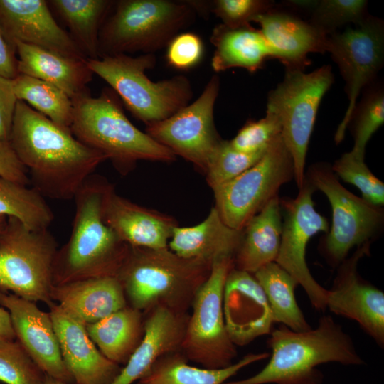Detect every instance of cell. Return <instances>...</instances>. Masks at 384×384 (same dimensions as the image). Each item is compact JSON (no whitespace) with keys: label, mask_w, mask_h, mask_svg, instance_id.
Segmentation results:
<instances>
[{"label":"cell","mask_w":384,"mask_h":384,"mask_svg":"<svg viewBox=\"0 0 384 384\" xmlns=\"http://www.w3.org/2000/svg\"><path fill=\"white\" fill-rule=\"evenodd\" d=\"M29 181L44 198H74L106 157L77 139L70 129L53 122L18 100L9 138Z\"/></svg>","instance_id":"cell-1"},{"label":"cell","mask_w":384,"mask_h":384,"mask_svg":"<svg viewBox=\"0 0 384 384\" xmlns=\"http://www.w3.org/2000/svg\"><path fill=\"white\" fill-rule=\"evenodd\" d=\"M110 185L105 177L93 174L76 193L72 231L53 262V285L117 277L130 246L103 219V199Z\"/></svg>","instance_id":"cell-2"},{"label":"cell","mask_w":384,"mask_h":384,"mask_svg":"<svg viewBox=\"0 0 384 384\" xmlns=\"http://www.w3.org/2000/svg\"><path fill=\"white\" fill-rule=\"evenodd\" d=\"M270 335L267 345L272 356L267 364L251 377L223 384H322L319 365L365 364L351 337L330 315L321 316L314 329L294 331L280 324Z\"/></svg>","instance_id":"cell-3"},{"label":"cell","mask_w":384,"mask_h":384,"mask_svg":"<svg viewBox=\"0 0 384 384\" xmlns=\"http://www.w3.org/2000/svg\"><path fill=\"white\" fill-rule=\"evenodd\" d=\"M212 265L180 257L169 247H130L117 278L129 306L144 314L156 307L188 313Z\"/></svg>","instance_id":"cell-4"},{"label":"cell","mask_w":384,"mask_h":384,"mask_svg":"<svg viewBox=\"0 0 384 384\" xmlns=\"http://www.w3.org/2000/svg\"><path fill=\"white\" fill-rule=\"evenodd\" d=\"M72 102V134L85 146L102 154L122 175L129 173L139 161L169 163L176 159L171 150L129 120L112 89H105L96 97L88 90Z\"/></svg>","instance_id":"cell-5"},{"label":"cell","mask_w":384,"mask_h":384,"mask_svg":"<svg viewBox=\"0 0 384 384\" xmlns=\"http://www.w3.org/2000/svg\"><path fill=\"white\" fill-rule=\"evenodd\" d=\"M201 8L193 1H114L100 31L99 58L154 54L190 26Z\"/></svg>","instance_id":"cell-6"},{"label":"cell","mask_w":384,"mask_h":384,"mask_svg":"<svg viewBox=\"0 0 384 384\" xmlns=\"http://www.w3.org/2000/svg\"><path fill=\"white\" fill-rule=\"evenodd\" d=\"M85 62L146 126L169 118L188 105L193 96L191 83L184 75L157 82L148 78L145 71L156 65L154 54H116L87 58Z\"/></svg>","instance_id":"cell-7"},{"label":"cell","mask_w":384,"mask_h":384,"mask_svg":"<svg viewBox=\"0 0 384 384\" xmlns=\"http://www.w3.org/2000/svg\"><path fill=\"white\" fill-rule=\"evenodd\" d=\"M334 80L329 65L307 73L285 70L283 80L267 95L266 112L280 122L281 137L292 157L299 188L305 178L306 157L319 105Z\"/></svg>","instance_id":"cell-8"},{"label":"cell","mask_w":384,"mask_h":384,"mask_svg":"<svg viewBox=\"0 0 384 384\" xmlns=\"http://www.w3.org/2000/svg\"><path fill=\"white\" fill-rule=\"evenodd\" d=\"M58 249L48 229L30 230L18 220L7 218L0 235V291L50 305Z\"/></svg>","instance_id":"cell-9"},{"label":"cell","mask_w":384,"mask_h":384,"mask_svg":"<svg viewBox=\"0 0 384 384\" xmlns=\"http://www.w3.org/2000/svg\"><path fill=\"white\" fill-rule=\"evenodd\" d=\"M305 178L326 195L331 205V226L319 248L327 263L337 267L353 247L371 243L380 233L383 209L344 188L327 163L311 164Z\"/></svg>","instance_id":"cell-10"},{"label":"cell","mask_w":384,"mask_h":384,"mask_svg":"<svg viewBox=\"0 0 384 384\" xmlns=\"http://www.w3.org/2000/svg\"><path fill=\"white\" fill-rule=\"evenodd\" d=\"M234 267L233 258L225 257L212 265L210 274L193 300L181 351L188 361L202 368L220 369L233 363L236 346L228 334L223 311L226 277Z\"/></svg>","instance_id":"cell-11"},{"label":"cell","mask_w":384,"mask_h":384,"mask_svg":"<svg viewBox=\"0 0 384 384\" xmlns=\"http://www.w3.org/2000/svg\"><path fill=\"white\" fill-rule=\"evenodd\" d=\"M294 178L293 159L280 136L253 166L212 189L215 208L228 226L242 230Z\"/></svg>","instance_id":"cell-12"},{"label":"cell","mask_w":384,"mask_h":384,"mask_svg":"<svg viewBox=\"0 0 384 384\" xmlns=\"http://www.w3.org/2000/svg\"><path fill=\"white\" fill-rule=\"evenodd\" d=\"M337 64L345 81L348 105L334 137L336 144L344 138L350 115L358 96L376 80L384 63V23L369 16L361 23L327 36L326 53Z\"/></svg>","instance_id":"cell-13"},{"label":"cell","mask_w":384,"mask_h":384,"mask_svg":"<svg viewBox=\"0 0 384 384\" xmlns=\"http://www.w3.org/2000/svg\"><path fill=\"white\" fill-rule=\"evenodd\" d=\"M220 85L219 77L213 75L195 101L169 118L146 126L149 136L203 173L223 140L214 122Z\"/></svg>","instance_id":"cell-14"},{"label":"cell","mask_w":384,"mask_h":384,"mask_svg":"<svg viewBox=\"0 0 384 384\" xmlns=\"http://www.w3.org/2000/svg\"><path fill=\"white\" fill-rule=\"evenodd\" d=\"M315 188L304 178L294 198H280L284 214L279 250L275 262L293 277L304 289L312 306L325 311L328 289L311 275L306 262L309 240L319 232L329 230L327 219L317 212L312 195Z\"/></svg>","instance_id":"cell-15"},{"label":"cell","mask_w":384,"mask_h":384,"mask_svg":"<svg viewBox=\"0 0 384 384\" xmlns=\"http://www.w3.org/2000/svg\"><path fill=\"white\" fill-rule=\"evenodd\" d=\"M370 242L356 247L337 267L328 289L326 308L356 321L379 347H384V293L358 272L360 260L370 255Z\"/></svg>","instance_id":"cell-16"},{"label":"cell","mask_w":384,"mask_h":384,"mask_svg":"<svg viewBox=\"0 0 384 384\" xmlns=\"http://www.w3.org/2000/svg\"><path fill=\"white\" fill-rule=\"evenodd\" d=\"M0 305L9 313L16 339L48 375L67 384H75L60 352L49 312L36 302L0 291Z\"/></svg>","instance_id":"cell-17"},{"label":"cell","mask_w":384,"mask_h":384,"mask_svg":"<svg viewBox=\"0 0 384 384\" xmlns=\"http://www.w3.org/2000/svg\"><path fill=\"white\" fill-rule=\"evenodd\" d=\"M223 311L226 329L235 346H245L271 333L274 323L266 295L253 274L230 270L224 285Z\"/></svg>","instance_id":"cell-18"},{"label":"cell","mask_w":384,"mask_h":384,"mask_svg":"<svg viewBox=\"0 0 384 384\" xmlns=\"http://www.w3.org/2000/svg\"><path fill=\"white\" fill-rule=\"evenodd\" d=\"M0 26L7 38L60 55L87 58L55 21L44 0H0Z\"/></svg>","instance_id":"cell-19"},{"label":"cell","mask_w":384,"mask_h":384,"mask_svg":"<svg viewBox=\"0 0 384 384\" xmlns=\"http://www.w3.org/2000/svg\"><path fill=\"white\" fill-rule=\"evenodd\" d=\"M48 306L63 362L75 384H110L119 373L120 366L102 355L85 324L54 302Z\"/></svg>","instance_id":"cell-20"},{"label":"cell","mask_w":384,"mask_h":384,"mask_svg":"<svg viewBox=\"0 0 384 384\" xmlns=\"http://www.w3.org/2000/svg\"><path fill=\"white\" fill-rule=\"evenodd\" d=\"M258 23L270 49L272 59H277L285 70L304 71L311 61V53H326L327 36L308 21L276 4L271 10L257 16Z\"/></svg>","instance_id":"cell-21"},{"label":"cell","mask_w":384,"mask_h":384,"mask_svg":"<svg viewBox=\"0 0 384 384\" xmlns=\"http://www.w3.org/2000/svg\"><path fill=\"white\" fill-rule=\"evenodd\" d=\"M102 216L123 242L136 247H168L173 230L178 225L171 216L119 196L112 184L104 196Z\"/></svg>","instance_id":"cell-22"},{"label":"cell","mask_w":384,"mask_h":384,"mask_svg":"<svg viewBox=\"0 0 384 384\" xmlns=\"http://www.w3.org/2000/svg\"><path fill=\"white\" fill-rule=\"evenodd\" d=\"M188 313L156 307L144 314V334L127 363L110 384H132L162 356L181 351Z\"/></svg>","instance_id":"cell-23"},{"label":"cell","mask_w":384,"mask_h":384,"mask_svg":"<svg viewBox=\"0 0 384 384\" xmlns=\"http://www.w3.org/2000/svg\"><path fill=\"white\" fill-rule=\"evenodd\" d=\"M50 297L65 311L85 325L128 306L123 288L116 277L53 285Z\"/></svg>","instance_id":"cell-24"},{"label":"cell","mask_w":384,"mask_h":384,"mask_svg":"<svg viewBox=\"0 0 384 384\" xmlns=\"http://www.w3.org/2000/svg\"><path fill=\"white\" fill-rule=\"evenodd\" d=\"M242 230L228 226L213 207L200 223L174 228L168 247L183 258L213 265L218 260L233 258L239 247Z\"/></svg>","instance_id":"cell-25"},{"label":"cell","mask_w":384,"mask_h":384,"mask_svg":"<svg viewBox=\"0 0 384 384\" xmlns=\"http://www.w3.org/2000/svg\"><path fill=\"white\" fill-rule=\"evenodd\" d=\"M19 74L29 75L57 87L71 100L88 91L93 73L86 59H78L14 41Z\"/></svg>","instance_id":"cell-26"},{"label":"cell","mask_w":384,"mask_h":384,"mask_svg":"<svg viewBox=\"0 0 384 384\" xmlns=\"http://www.w3.org/2000/svg\"><path fill=\"white\" fill-rule=\"evenodd\" d=\"M282 215L279 196L253 216L242 230V238L234 257V268L254 274L275 262L279 250Z\"/></svg>","instance_id":"cell-27"},{"label":"cell","mask_w":384,"mask_h":384,"mask_svg":"<svg viewBox=\"0 0 384 384\" xmlns=\"http://www.w3.org/2000/svg\"><path fill=\"white\" fill-rule=\"evenodd\" d=\"M215 48L211 66L215 72L240 68L253 73L261 69L272 53L261 32L251 24L230 28L216 25L210 36Z\"/></svg>","instance_id":"cell-28"},{"label":"cell","mask_w":384,"mask_h":384,"mask_svg":"<svg viewBox=\"0 0 384 384\" xmlns=\"http://www.w3.org/2000/svg\"><path fill=\"white\" fill-rule=\"evenodd\" d=\"M99 351L110 361L125 365L144 334V314L129 305L107 317L86 325Z\"/></svg>","instance_id":"cell-29"},{"label":"cell","mask_w":384,"mask_h":384,"mask_svg":"<svg viewBox=\"0 0 384 384\" xmlns=\"http://www.w3.org/2000/svg\"><path fill=\"white\" fill-rule=\"evenodd\" d=\"M269 357L265 352L249 353L226 368L209 369L189 365L177 351L160 358L137 384H223L246 366Z\"/></svg>","instance_id":"cell-30"},{"label":"cell","mask_w":384,"mask_h":384,"mask_svg":"<svg viewBox=\"0 0 384 384\" xmlns=\"http://www.w3.org/2000/svg\"><path fill=\"white\" fill-rule=\"evenodd\" d=\"M114 1L51 0L48 3L69 28L87 58H99V34Z\"/></svg>","instance_id":"cell-31"},{"label":"cell","mask_w":384,"mask_h":384,"mask_svg":"<svg viewBox=\"0 0 384 384\" xmlns=\"http://www.w3.org/2000/svg\"><path fill=\"white\" fill-rule=\"evenodd\" d=\"M270 306L274 321L294 331L311 329L299 308L295 289L297 281L275 262L268 263L254 274Z\"/></svg>","instance_id":"cell-32"},{"label":"cell","mask_w":384,"mask_h":384,"mask_svg":"<svg viewBox=\"0 0 384 384\" xmlns=\"http://www.w3.org/2000/svg\"><path fill=\"white\" fill-rule=\"evenodd\" d=\"M0 216L14 218L30 230L48 229L54 214L34 188L0 176Z\"/></svg>","instance_id":"cell-33"},{"label":"cell","mask_w":384,"mask_h":384,"mask_svg":"<svg viewBox=\"0 0 384 384\" xmlns=\"http://www.w3.org/2000/svg\"><path fill=\"white\" fill-rule=\"evenodd\" d=\"M11 80L18 100L26 102L53 122L70 129L73 106L72 100L64 92L46 81L23 74H18Z\"/></svg>","instance_id":"cell-34"},{"label":"cell","mask_w":384,"mask_h":384,"mask_svg":"<svg viewBox=\"0 0 384 384\" xmlns=\"http://www.w3.org/2000/svg\"><path fill=\"white\" fill-rule=\"evenodd\" d=\"M289 4L292 9L308 11V21L327 36L346 24L358 25L370 15L366 0L289 1Z\"/></svg>","instance_id":"cell-35"},{"label":"cell","mask_w":384,"mask_h":384,"mask_svg":"<svg viewBox=\"0 0 384 384\" xmlns=\"http://www.w3.org/2000/svg\"><path fill=\"white\" fill-rule=\"evenodd\" d=\"M348 119V129L354 143L351 151L365 156L366 146L372 135L384 123V87L375 80L366 87Z\"/></svg>","instance_id":"cell-36"},{"label":"cell","mask_w":384,"mask_h":384,"mask_svg":"<svg viewBox=\"0 0 384 384\" xmlns=\"http://www.w3.org/2000/svg\"><path fill=\"white\" fill-rule=\"evenodd\" d=\"M46 374L16 340L0 338V381L44 384Z\"/></svg>","instance_id":"cell-37"},{"label":"cell","mask_w":384,"mask_h":384,"mask_svg":"<svg viewBox=\"0 0 384 384\" xmlns=\"http://www.w3.org/2000/svg\"><path fill=\"white\" fill-rule=\"evenodd\" d=\"M336 176L357 187L362 198L378 206L384 204V183L378 178L365 163V156L353 151L344 153L331 166Z\"/></svg>","instance_id":"cell-38"},{"label":"cell","mask_w":384,"mask_h":384,"mask_svg":"<svg viewBox=\"0 0 384 384\" xmlns=\"http://www.w3.org/2000/svg\"><path fill=\"white\" fill-rule=\"evenodd\" d=\"M265 151L242 153L233 149L229 140L223 139L211 156L204 173L208 184L213 189L230 181L257 163Z\"/></svg>","instance_id":"cell-39"},{"label":"cell","mask_w":384,"mask_h":384,"mask_svg":"<svg viewBox=\"0 0 384 384\" xmlns=\"http://www.w3.org/2000/svg\"><path fill=\"white\" fill-rule=\"evenodd\" d=\"M282 126L272 114L267 113L259 120L250 119L231 140L230 146L246 154L265 151L281 136Z\"/></svg>","instance_id":"cell-40"},{"label":"cell","mask_w":384,"mask_h":384,"mask_svg":"<svg viewBox=\"0 0 384 384\" xmlns=\"http://www.w3.org/2000/svg\"><path fill=\"white\" fill-rule=\"evenodd\" d=\"M275 6L274 1L267 0H215L210 3V11L223 24L236 28L250 24L257 16Z\"/></svg>","instance_id":"cell-41"},{"label":"cell","mask_w":384,"mask_h":384,"mask_svg":"<svg viewBox=\"0 0 384 384\" xmlns=\"http://www.w3.org/2000/svg\"><path fill=\"white\" fill-rule=\"evenodd\" d=\"M166 61L178 70H188L197 65L204 53L201 37L192 32H182L175 36L166 46Z\"/></svg>","instance_id":"cell-42"},{"label":"cell","mask_w":384,"mask_h":384,"mask_svg":"<svg viewBox=\"0 0 384 384\" xmlns=\"http://www.w3.org/2000/svg\"><path fill=\"white\" fill-rule=\"evenodd\" d=\"M17 101L12 80L0 75V141L9 142Z\"/></svg>","instance_id":"cell-43"},{"label":"cell","mask_w":384,"mask_h":384,"mask_svg":"<svg viewBox=\"0 0 384 384\" xmlns=\"http://www.w3.org/2000/svg\"><path fill=\"white\" fill-rule=\"evenodd\" d=\"M0 176L23 185L29 183L27 171L9 142L0 141Z\"/></svg>","instance_id":"cell-44"},{"label":"cell","mask_w":384,"mask_h":384,"mask_svg":"<svg viewBox=\"0 0 384 384\" xmlns=\"http://www.w3.org/2000/svg\"><path fill=\"white\" fill-rule=\"evenodd\" d=\"M14 43L6 36L0 26V75L13 80L19 73L18 58Z\"/></svg>","instance_id":"cell-45"},{"label":"cell","mask_w":384,"mask_h":384,"mask_svg":"<svg viewBox=\"0 0 384 384\" xmlns=\"http://www.w3.org/2000/svg\"><path fill=\"white\" fill-rule=\"evenodd\" d=\"M0 338L15 340L11 317L9 311L0 305Z\"/></svg>","instance_id":"cell-46"},{"label":"cell","mask_w":384,"mask_h":384,"mask_svg":"<svg viewBox=\"0 0 384 384\" xmlns=\"http://www.w3.org/2000/svg\"><path fill=\"white\" fill-rule=\"evenodd\" d=\"M44 384H67V383L46 375Z\"/></svg>","instance_id":"cell-47"},{"label":"cell","mask_w":384,"mask_h":384,"mask_svg":"<svg viewBox=\"0 0 384 384\" xmlns=\"http://www.w3.org/2000/svg\"><path fill=\"white\" fill-rule=\"evenodd\" d=\"M6 220H7V218H6L4 216H0V235L2 233L4 228L5 225H6Z\"/></svg>","instance_id":"cell-48"}]
</instances>
